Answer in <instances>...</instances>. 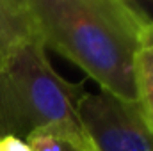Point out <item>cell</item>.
I'll use <instances>...</instances> for the list:
<instances>
[{
  "mask_svg": "<svg viewBox=\"0 0 153 151\" xmlns=\"http://www.w3.org/2000/svg\"><path fill=\"white\" fill-rule=\"evenodd\" d=\"M45 48L91 76L103 93L135 103V59L153 20L128 0H29Z\"/></svg>",
  "mask_w": 153,
  "mask_h": 151,
  "instance_id": "obj_1",
  "label": "cell"
},
{
  "mask_svg": "<svg viewBox=\"0 0 153 151\" xmlns=\"http://www.w3.org/2000/svg\"><path fill=\"white\" fill-rule=\"evenodd\" d=\"M85 93L84 80L55 73L41 38L30 41L0 68V139L80 126L76 107Z\"/></svg>",
  "mask_w": 153,
  "mask_h": 151,
  "instance_id": "obj_2",
  "label": "cell"
},
{
  "mask_svg": "<svg viewBox=\"0 0 153 151\" xmlns=\"http://www.w3.org/2000/svg\"><path fill=\"white\" fill-rule=\"evenodd\" d=\"M76 119L94 151H153V133L137 103L114 96L85 93L76 107Z\"/></svg>",
  "mask_w": 153,
  "mask_h": 151,
  "instance_id": "obj_3",
  "label": "cell"
},
{
  "mask_svg": "<svg viewBox=\"0 0 153 151\" xmlns=\"http://www.w3.org/2000/svg\"><path fill=\"white\" fill-rule=\"evenodd\" d=\"M38 38V21L29 0H0V68Z\"/></svg>",
  "mask_w": 153,
  "mask_h": 151,
  "instance_id": "obj_4",
  "label": "cell"
},
{
  "mask_svg": "<svg viewBox=\"0 0 153 151\" xmlns=\"http://www.w3.org/2000/svg\"><path fill=\"white\" fill-rule=\"evenodd\" d=\"M135 103L153 133V46L146 44L135 59Z\"/></svg>",
  "mask_w": 153,
  "mask_h": 151,
  "instance_id": "obj_5",
  "label": "cell"
},
{
  "mask_svg": "<svg viewBox=\"0 0 153 151\" xmlns=\"http://www.w3.org/2000/svg\"><path fill=\"white\" fill-rule=\"evenodd\" d=\"M0 151H32L25 141L16 137H2L0 139Z\"/></svg>",
  "mask_w": 153,
  "mask_h": 151,
  "instance_id": "obj_6",
  "label": "cell"
},
{
  "mask_svg": "<svg viewBox=\"0 0 153 151\" xmlns=\"http://www.w3.org/2000/svg\"><path fill=\"white\" fill-rule=\"evenodd\" d=\"M146 44H152V46H153V25L150 27V30H148V38H146Z\"/></svg>",
  "mask_w": 153,
  "mask_h": 151,
  "instance_id": "obj_7",
  "label": "cell"
}]
</instances>
